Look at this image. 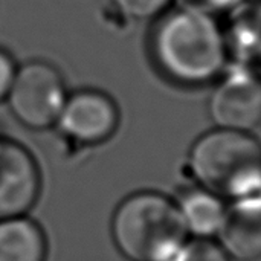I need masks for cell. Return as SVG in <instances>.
Instances as JSON below:
<instances>
[{"label":"cell","mask_w":261,"mask_h":261,"mask_svg":"<svg viewBox=\"0 0 261 261\" xmlns=\"http://www.w3.org/2000/svg\"><path fill=\"white\" fill-rule=\"evenodd\" d=\"M159 18L151 50L168 78L187 86H202L223 75L229 50L213 15L179 6Z\"/></svg>","instance_id":"1"},{"label":"cell","mask_w":261,"mask_h":261,"mask_svg":"<svg viewBox=\"0 0 261 261\" xmlns=\"http://www.w3.org/2000/svg\"><path fill=\"white\" fill-rule=\"evenodd\" d=\"M188 167L199 187L228 203L261 196V141L251 132L216 128L202 135Z\"/></svg>","instance_id":"2"},{"label":"cell","mask_w":261,"mask_h":261,"mask_svg":"<svg viewBox=\"0 0 261 261\" xmlns=\"http://www.w3.org/2000/svg\"><path fill=\"white\" fill-rule=\"evenodd\" d=\"M110 229L116 249L128 261H173L190 237L177 203L156 191L125 197Z\"/></svg>","instance_id":"3"},{"label":"cell","mask_w":261,"mask_h":261,"mask_svg":"<svg viewBox=\"0 0 261 261\" xmlns=\"http://www.w3.org/2000/svg\"><path fill=\"white\" fill-rule=\"evenodd\" d=\"M66 99L67 90L58 69L38 60L17 67L6 96L12 116L31 130L54 127Z\"/></svg>","instance_id":"4"},{"label":"cell","mask_w":261,"mask_h":261,"mask_svg":"<svg viewBox=\"0 0 261 261\" xmlns=\"http://www.w3.org/2000/svg\"><path fill=\"white\" fill-rule=\"evenodd\" d=\"M217 128L251 132L261 122V75L246 64L226 69L210 99Z\"/></svg>","instance_id":"5"},{"label":"cell","mask_w":261,"mask_h":261,"mask_svg":"<svg viewBox=\"0 0 261 261\" xmlns=\"http://www.w3.org/2000/svg\"><path fill=\"white\" fill-rule=\"evenodd\" d=\"M119 125L116 102L104 92L83 89L67 95L55 127L80 145H98L110 139Z\"/></svg>","instance_id":"6"},{"label":"cell","mask_w":261,"mask_h":261,"mask_svg":"<svg viewBox=\"0 0 261 261\" xmlns=\"http://www.w3.org/2000/svg\"><path fill=\"white\" fill-rule=\"evenodd\" d=\"M40 191L41 176L32 154L15 141L0 138V220L26 216Z\"/></svg>","instance_id":"7"},{"label":"cell","mask_w":261,"mask_h":261,"mask_svg":"<svg viewBox=\"0 0 261 261\" xmlns=\"http://www.w3.org/2000/svg\"><path fill=\"white\" fill-rule=\"evenodd\" d=\"M219 243L232 260L261 258V196L231 202Z\"/></svg>","instance_id":"8"},{"label":"cell","mask_w":261,"mask_h":261,"mask_svg":"<svg viewBox=\"0 0 261 261\" xmlns=\"http://www.w3.org/2000/svg\"><path fill=\"white\" fill-rule=\"evenodd\" d=\"M228 206L225 199L202 187L187 191L177 202L187 232L194 239H217L225 225Z\"/></svg>","instance_id":"9"},{"label":"cell","mask_w":261,"mask_h":261,"mask_svg":"<svg viewBox=\"0 0 261 261\" xmlns=\"http://www.w3.org/2000/svg\"><path fill=\"white\" fill-rule=\"evenodd\" d=\"M47 242L26 216L0 220V261H46Z\"/></svg>","instance_id":"10"},{"label":"cell","mask_w":261,"mask_h":261,"mask_svg":"<svg viewBox=\"0 0 261 261\" xmlns=\"http://www.w3.org/2000/svg\"><path fill=\"white\" fill-rule=\"evenodd\" d=\"M231 23L225 34L231 54L239 57L240 64L261 58V2L245 0L231 12Z\"/></svg>","instance_id":"11"},{"label":"cell","mask_w":261,"mask_h":261,"mask_svg":"<svg viewBox=\"0 0 261 261\" xmlns=\"http://www.w3.org/2000/svg\"><path fill=\"white\" fill-rule=\"evenodd\" d=\"M173 261H232L223 246L213 239L187 240Z\"/></svg>","instance_id":"12"},{"label":"cell","mask_w":261,"mask_h":261,"mask_svg":"<svg viewBox=\"0 0 261 261\" xmlns=\"http://www.w3.org/2000/svg\"><path fill=\"white\" fill-rule=\"evenodd\" d=\"M174 0H112V5L127 20H150L164 15Z\"/></svg>","instance_id":"13"},{"label":"cell","mask_w":261,"mask_h":261,"mask_svg":"<svg viewBox=\"0 0 261 261\" xmlns=\"http://www.w3.org/2000/svg\"><path fill=\"white\" fill-rule=\"evenodd\" d=\"M174 2L180 8L199 11L214 17L219 12H231L245 0H174Z\"/></svg>","instance_id":"14"},{"label":"cell","mask_w":261,"mask_h":261,"mask_svg":"<svg viewBox=\"0 0 261 261\" xmlns=\"http://www.w3.org/2000/svg\"><path fill=\"white\" fill-rule=\"evenodd\" d=\"M17 72V66L12 57L0 49V101L6 99L8 92L12 86L14 76Z\"/></svg>","instance_id":"15"},{"label":"cell","mask_w":261,"mask_h":261,"mask_svg":"<svg viewBox=\"0 0 261 261\" xmlns=\"http://www.w3.org/2000/svg\"><path fill=\"white\" fill-rule=\"evenodd\" d=\"M254 2H261V0H254Z\"/></svg>","instance_id":"16"}]
</instances>
